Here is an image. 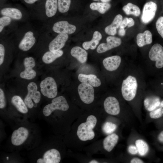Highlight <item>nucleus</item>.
Here are the masks:
<instances>
[{"mask_svg": "<svg viewBox=\"0 0 163 163\" xmlns=\"http://www.w3.org/2000/svg\"><path fill=\"white\" fill-rule=\"evenodd\" d=\"M96 118L94 115H91L87 117L85 122L81 123L78 126L77 132L79 139L82 141L93 139L95 136V133L93 129L96 125Z\"/></svg>", "mask_w": 163, "mask_h": 163, "instance_id": "f257e3e1", "label": "nucleus"}, {"mask_svg": "<svg viewBox=\"0 0 163 163\" xmlns=\"http://www.w3.org/2000/svg\"><path fill=\"white\" fill-rule=\"evenodd\" d=\"M138 83L134 77L129 75L123 82L121 87V93L123 98L127 101H130L135 97Z\"/></svg>", "mask_w": 163, "mask_h": 163, "instance_id": "f03ea898", "label": "nucleus"}, {"mask_svg": "<svg viewBox=\"0 0 163 163\" xmlns=\"http://www.w3.org/2000/svg\"><path fill=\"white\" fill-rule=\"evenodd\" d=\"M51 103L45 106L43 110V115L48 116L56 110L66 111L69 109V105L65 97L60 96L53 99Z\"/></svg>", "mask_w": 163, "mask_h": 163, "instance_id": "7ed1b4c3", "label": "nucleus"}, {"mask_svg": "<svg viewBox=\"0 0 163 163\" xmlns=\"http://www.w3.org/2000/svg\"><path fill=\"white\" fill-rule=\"evenodd\" d=\"M40 91L44 96L49 98L55 97L57 94V85L54 79L48 77L42 80L40 84Z\"/></svg>", "mask_w": 163, "mask_h": 163, "instance_id": "20e7f679", "label": "nucleus"}, {"mask_svg": "<svg viewBox=\"0 0 163 163\" xmlns=\"http://www.w3.org/2000/svg\"><path fill=\"white\" fill-rule=\"evenodd\" d=\"M27 94L24 99V102L29 108H32L34 105L32 100L36 104L38 103L41 98L40 92L37 90V84L34 82H30L27 87Z\"/></svg>", "mask_w": 163, "mask_h": 163, "instance_id": "39448f33", "label": "nucleus"}, {"mask_svg": "<svg viewBox=\"0 0 163 163\" xmlns=\"http://www.w3.org/2000/svg\"><path fill=\"white\" fill-rule=\"evenodd\" d=\"M78 92L81 100L86 104H90L94 99V90L92 86L82 83L78 88Z\"/></svg>", "mask_w": 163, "mask_h": 163, "instance_id": "423d86ee", "label": "nucleus"}, {"mask_svg": "<svg viewBox=\"0 0 163 163\" xmlns=\"http://www.w3.org/2000/svg\"><path fill=\"white\" fill-rule=\"evenodd\" d=\"M150 59L155 61L156 68H163V47L159 43L154 44L151 48L149 54Z\"/></svg>", "mask_w": 163, "mask_h": 163, "instance_id": "0eeeda50", "label": "nucleus"}, {"mask_svg": "<svg viewBox=\"0 0 163 163\" xmlns=\"http://www.w3.org/2000/svg\"><path fill=\"white\" fill-rule=\"evenodd\" d=\"M157 5L152 1H149L144 5L141 17L142 22L147 24L151 21L155 17L157 10Z\"/></svg>", "mask_w": 163, "mask_h": 163, "instance_id": "6e6552de", "label": "nucleus"}, {"mask_svg": "<svg viewBox=\"0 0 163 163\" xmlns=\"http://www.w3.org/2000/svg\"><path fill=\"white\" fill-rule=\"evenodd\" d=\"M23 63L25 69L20 73V77L27 80L34 78L36 75V73L33 69L36 65L34 58L31 57H26L24 60Z\"/></svg>", "mask_w": 163, "mask_h": 163, "instance_id": "1a4fd4ad", "label": "nucleus"}, {"mask_svg": "<svg viewBox=\"0 0 163 163\" xmlns=\"http://www.w3.org/2000/svg\"><path fill=\"white\" fill-rule=\"evenodd\" d=\"M61 155L57 149H52L46 151L42 158L38 159L37 163H59L61 160Z\"/></svg>", "mask_w": 163, "mask_h": 163, "instance_id": "9d476101", "label": "nucleus"}, {"mask_svg": "<svg viewBox=\"0 0 163 163\" xmlns=\"http://www.w3.org/2000/svg\"><path fill=\"white\" fill-rule=\"evenodd\" d=\"M104 105L105 111L109 114L116 115L120 112L119 102L114 97L109 96L106 98L104 101Z\"/></svg>", "mask_w": 163, "mask_h": 163, "instance_id": "9b49d317", "label": "nucleus"}, {"mask_svg": "<svg viewBox=\"0 0 163 163\" xmlns=\"http://www.w3.org/2000/svg\"><path fill=\"white\" fill-rule=\"evenodd\" d=\"M107 43L100 44L97 49V52L99 53L106 52L119 46L121 43V39L118 37L110 36L106 38Z\"/></svg>", "mask_w": 163, "mask_h": 163, "instance_id": "f8f14e48", "label": "nucleus"}, {"mask_svg": "<svg viewBox=\"0 0 163 163\" xmlns=\"http://www.w3.org/2000/svg\"><path fill=\"white\" fill-rule=\"evenodd\" d=\"M29 135L28 129L21 127L15 130L13 132L11 137L12 143L15 146L22 144L27 139Z\"/></svg>", "mask_w": 163, "mask_h": 163, "instance_id": "ddd939ff", "label": "nucleus"}, {"mask_svg": "<svg viewBox=\"0 0 163 163\" xmlns=\"http://www.w3.org/2000/svg\"><path fill=\"white\" fill-rule=\"evenodd\" d=\"M52 29L54 32L59 34H71L75 31L76 27L66 21H62L55 23Z\"/></svg>", "mask_w": 163, "mask_h": 163, "instance_id": "4468645a", "label": "nucleus"}, {"mask_svg": "<svg viewBox=\"0 0 163 163\" xmlns=\"http://www.w3.org/2000/svg\"><path fill=\"white\" fill-rule=\"evenodd\" d=\"M68 38L69 36L67 34H59L49 43V50L55 52L60 50L65 46Z\"/></svg>", "mask_w": 163, "mask_h": 163, "instance_id": "2eb2a0df", "label": "nucleus"}, {"mask_svg": "<svg viewBox=\"0 0 163 163\" xmlns=\"http://www.w3.org/2000/svg\"><path fill=\"white\" fill-rule=\"evenodd\" d=\"M36 42V39L33 33L31 31L27 32L18 45L21 50L26 51L30 49L34 46Z\"/></svg>", "mask_w": 163, "mask_h": 163, "instance_id": "dca6fc26", "label": "nucleus"}, {"mask_svg": "<svg viewBox=\"0 0 163 163\" xmlns=\"http://www.w3.org/2000/svg\"><path fill=\"white\" fill-rule=\"evenodd\" d=\"M121 61L120 57L115 55L107 57L103 61V64L105 68L109 71L117 69L120 66Z\"/></svg>", "mask_w": 163, "mask_h": 163, "instance_id": "f3484780", "label": "nucleus"}, {"mask_svg": "<svg viewBox=\"0 0 163 163\" xmlns=\"http://www.w3.org/2000/svg\"><path fill=\"white\" fill-rule=\"evenodd\" d=\"M78 78L82 83L87 84L94 87H98L101 84L100 79L93 74L80 73L78 75Z\"/></svg>", "mask_w": 163, "mask_h": 163, "instance_id": "a211bd4d", "label": "nucleus"}, {"mask_svg": "<svg viewBox=\"0 0 163 163\" xmlns=\"http://www.w3.org/2000/svg\"><path fill=\"white\" fill-rule=\"evenodd\" d=\"M152 41V35L149 30H146L143 33H139L137 35L136 43L139 47L150 44Z\"/></svg>", "mask_w": 163, "mask_h": 163, "instance_id": "6ab92c4d", "label": "nucleus"}, {"mask_svg": "<svg viewBox=\"0 0 163 163\" xmlns=\"http://www.w3.org/2000/svg\"><path fill=\"white\" fill-rule=\"evenodd\" d=\"M123 20V17L120 14L117 15L114 18L111 24L105 28V33L109 35L113 36L117 32V29L120 27Z\"/></svg>", "mask_w": 163, "mask_h": 163, "instance_id": "aec40b11", "label": "nucleus"}, {"mask_svg": "<svg viewBox=\"0 0 163 163\" xmlns=\"http://www.w3.org/2000/svg\"><path fill=\"white\" fill-rule=\"evenodd\" d=\"M70 53L72 56L81 63H84L86 62L88 53L85 50L81 47L78 46L73 47L71 49Z\"/></svg>", "mask_w": 163, "mask_h": 163, "instance_id": "412c9836", "label": "nucleus"}, {"mask_svg": "<svg viewBox=\"0 0 163 163\" xmlns=\"http://www.w3.org/2000/svg\"><path fill=\"white\" fill-rule=\"evenodd\" d=\"M118 139V136L114 133L107 136L103 141L104 149L108 152L111 151L117 143Z\"/></svg>", "mask_w": 163, "mask_h": 163, "instance_id": "4be33fe9", "label": "nucleus"}, {"mask_svg": "<svg viewBox=\"0 0 163 163\" xmlns=\"http://www.w3.org/2000/svg\"><path fill=\"white\" fill-rule=\"evenodd\" d=\"M102 37V36L101 33L97 31H96L93 34L91 40L90 41L83 42L82 46L86 50H88L89 49L94 50L99 44Z\"/></svg>", "mask_w": 163, "mask_h": 163, "instance_id": "5701e85b", "label": "nucleus"}, {"mask_svg": "<svg viewBox=\"0 0 163 163\" xmlns=\"http://www.w3.org/2000/svg\"><path fill=\"white\" fill-rule=\"evenodd\" d=\"M2 15L7 16L15 20H20L22 17V14L18 9L14 8H6L0 11Z\"/></svg>", "mask_w": 163, "mask_h": 163, "instance_id": "b1692460", "label": "nucleus"}, {"mask_svg": "<svg viewBox=\"0 0 163 163\" xmlns=\"http://www.w3.org/2000/svg\"><path fill=\"white\" fill-rule=\"evenodd\" d=\"M63 51L61 50L55 51H47L46 52L42 57V60L46 64H49L53 62L56 59L62 56Z\"/></svg>", "mask_w": 163, "mask_h": 163, "instance_id": "393cba45", "label": "nucleus"}, {"mask_svg": "<svg viewBox=\"0 0 163 163\" xmlns=\"http://www.w3.org/2000/svg\"><path fill=\"white\" fill-rule=\"evenodd\" d=\"M12 104L17 110L23 113H26L28 111L27 107L21 98L18 95H14L11 98Z\"/></svg>", "mask_w": 163, "mask_h": 163, "instance_id": "a878e982", "label": "nucleus"}, {"mask_svg": "<svg viewBox=\"0 0 163 163\" xmlns=\"http://www.w3.org/2000/svg\"><path fill=\"white\" fill-rule=\"evenodd\" d=\"M57 0H46L45 5V13L48 17H51L56 14L57 9Z\"/></svg>", "mask_w": 163, "mask_h": 163, "instance_id": "bb28decb", "label": "nucleus"}, {"mask_svg": "<svg viewBox=\"0 0 163 163\" xmlns=\"http://www.w3.org/2000/svg\"><path fill=\"white\" fill-rule=\"evenodd\" d=\"M160 103L158 97H152L146 98L144 100V104L145 108L148 111H151L159 106Z\"/></svg>", "mask_w": 163, "mask_h": 163, "instance_id": "cd10ccee", "label": "nucleus"}, {"mask_svg": "<svg viewBox=\"0 0 163 163\" xmlns=\"http://www.w3.org/2000/svg\"><path fill=\"white\" fill-rule=\"evenodd\" d=\"M111 7L110 4L108 3L93 2L90 5L91 9L97 10L101 14L105 13Z\"/></svg>", "mask_w": 163, "mask_h": 163, "instance_id": "c85d7f7f", "label": "nucleus"}, {"mask_svg": "<svg viewBox=\"0 0 163 163\" xmlns=\"http://www.w3.org/2000/svg\"><path fill=\"white\" fill-rule=\"evenodd\" d=\"M122 9L125 14L128 15L132 14L137 17L140 15L141 13L139 8L131 3H129L124 5Z\"/></svg>", "mask_w": 163, "mask_h": 163, "instance_id": "c756f323", "label": "nucleus"}, {"mask_svg": "<svg viewBox=\"0 0 163 163\" xmlns=\"http://www.w3.org/2000/svg\"><path fill=\"white\" fill-rule=\"evenodd\" d=\"M135 144L137 147L138 152L141 156H144L148 152L149 147L148 144L143 140L142 139L137 140L135 142Z\"/></svg>", "mask_w": 163, "mask_h": 163, "instance_id": "7c9ffc66", "label": "nucleus"}, {"mask_svg": "<svg viewBox=\"0 0 163 163\" xmlns=\"http://www.w3.org/2000/svg\"><path fill=\"white\" fill-rule=\"evenodd\" d=\"M71 0H58L57 2L58 8L59 12L64 13L69 9Z\"/></svg>", "mask_w": 163, "mask_h": 163, "instance_id": "2f4dec72", "label": "nucleus"}, {"mask_svg": "<svg viewBox=\"0 0 163 163\" xmlns=\"http://www.w3.org/2000/svg\"><path fill=\"white\" fill-rule=\"evenodd\" d=\"M117 128V125L111 122H105L102 127L103 132L107 134H111L116 130Z\"/></svg>", "mask_w": 163, "mask_h": 163, "instance_id": "473e14b6", "label": "nucleus"}, {"mask_svg": "<svg viewBox=\"0 0 163 163\" xmlns=\"http://www.w3.org/2000/svg\"><path fill=\"white\" fill-rule=\"evenodd\" d=\"M11 22L10 18L4 16L0 18V32L3 30L4 27L9 25Z\"/></svg>", "mask_w": 163, "mask_h": 163, "instance_id": "72a5a7b5", "label": "nucleus"}, {"mask_svg": "<svg viewBox=\"0 0 163 163\" xmlns=\"http://www.w3.org/2000/svg\"><path fill=\"white\" fill-rule=\"evenodd\" d=\"M155 25L158 33L163 38V16L160 17L158 18Z\"/></svg>", "mask_w": 163, "mask_h": 163, "instance_id": "f704fd0d", "label": "nucleus"}, {"mask_svg": "<svg viewBox=\"0 0 163 163\" xmlns=\"http://www.w3.org/2000/svg\"><path fill=\"white\" fill-rule=\"evenodd\" d=\"M163 114V108L161 107L151 111L149 113L150 117L154 119H158Z\"/></svg>", "mask_w": 163, "mask_h": 163, "instance_id": "c9c22d12", "label": "nucleus"}, {"mask_svg": "<svg viewBox=\"0 0 163 163\" xmlns=\"http://www.w3.org/2000/svg\"><path fill=\"white\" fill-rule=\"evenodd\" d=\"M6 106V101L4 92L3 90L0 89V108L3 109Z\"/></svg>", "mask_w": 163, "mask_h": 163, "instance_id": "e433bc0d", "label": "nucleus"}, {"mask_svg": "<svg viewBox=\"0 0 163 163\" xmlns=\"http://www.w3.org/2000/svg\"><path fill=\"white\" fill-rule=\"evenodd\" d=\"M5 54V49L4 46L2 44H0V65L3 63Z\"/></svg>", "mask_w": 163, "mask_h": 163, "instance_id": "4c0bfd02", "label": "nucleus"}, {"mask_svg": "<svg viewBox=\"0 0 163 163\" xmlns=\"http://www.w3.org/2000/svg\"><path fill=\"white\" fill-rule=\"evenodd\" d=\"M129 152L131 154H136L138 152V150L136 146L133 145H129L128 148Z\"/></svg>", "mask_w": 163, "mask_h": 163, "instance_id": "58836bf2", "label": "nucleus"}, {"mask_svg": "<svg viewBox=\"0 0 163 163\" xmlns=\"http://www.w3.org/2000/svg\"><path fill=\"white\" fill-rule=\"evenodd\" d=\"M128 18H125L122 21L120 26V28H124L128 25Z\"/></svg>", "mask_w": 163, "mask_h": 163, "instance_id": "ea45409f", "label": "nucleus"}, {"mask_svg": "<svg viewBox=\"0 0 163 163\" xmlns=\"http://www.w3.org/2000/svg\"><path fill=\"white\" fill-rule=\"evenodd\" d=\"M134 20L132 18H128L127 26L128 27H132L134 25Z\"/></svg>", "mask_w": 163, "mask_h": 163, "instance_id": "a19ab883", "label": "nucleus"}, {"mask_svg": "<svg viewBox=\"0 0 163 163\" xmlns=\"http://www.w3.org/2000/svg\"><path fill=\"white\" fill-rule=\"evenodd\" d=\"M131 163H144L143 161L138 158H134L130 161Z\"/></svg>", "mask_w": 163, "mask_h": 163, "instance_id": "79ce46f5", "label": "nucleus"}, {"mask_svg": "<svg viewBox=\"0 0 163 163\" xmlns=\"http://www.w3.org/2000/svg\"><path fill=\"white\" fill-rule=\"evenodd\" d=\"M118 34L120 36H123L126 34V30L124 28H120L118 31Z\"/></svg>", "mask_w": 163, "mask_h": 163, "instance_id": "37998d69", "label": "nucleus"}, {"mask_svg": "<svg viewBox=\"0 0 163 163\" xmlns=\"http://www.w3.org/2000/svg\"><path fill=\"white\" fill-rule=\"evenodd\" d=\"M158 138L160 142L163 143V130L159 134Z\"/></svg>", "mask_w": 163, "mask_h": 163, "instance_id": "c03bdc74", "label": "nucleus"}, {"mask_svg": "<svg viewBox=\"0 0 163 163\" xmlns=\"http://www.w3.org/2000/svg\"><path fill=\"white\" fill-rule=\"evenodd\" d=\"M24 2L26 3L29 4H33L36 2L38 0H24Z\"/></svg>", "mask_w": 163, "mask_h": 163, "instance_id": "a18cd8bd", "label": "nucleus"}, {"mask_svg": "<svg viewBox=\"0 0 163 163\" xmlns=\"http://www.w3.org/2000/svg\"><path fill=\"white\" fill-rule=\"evenodd\" d=\"M89 163H99L98 161L95 160H92L89 162Z\"/></svg>", "mask_w": 163, "mask_h": 163, "instance_id": "49530a36", "label": "nucleus"}, {"mask_svg": "<svg viewBox=\"0 0 163 163\" xmlns=\"http://www.w3.org/2000/svg\"><path fill=\"white\" fill-rule=\"evenodd\" d=\"M101 1L102 2L108 3V2H110L111 0H101Z\"/></svg>", "mask_w": 163, "mask_h": 163, "instance_id": "de8ad7c7", "label": "nucleus"}, {"mask_svg": "<svg viewBox=\"0 0 163 163\" xmlns=\"http://www.w3.org/2000/svg\"><path fill=\"white\" fill-rule=\"evenodd\" d=\"M160 106L161 107L163 108V100L161 101Z\"/></svg>", "mask_w": 163, "mask_h": 163, "instance_id": "09e8293b", "label": "nucleus"}, {"mask_svg": "<svg viewBox=\"0 0 163 163\" xmlns=\"http://www.w3.org/2000/svg\"><path fill=\"white\" fill-rule=\"evenodd\" d=\"M8 158H8V157H7V159L8 160Z\"/></svg>", "mask_w": 163, "mask_h": 163, "instance_id": "8fccbe9b", "label": "nucleus"}, {"mask_svg": "<svg viewBox=\"0 0 163 163\" xmlns=\"http://www.w3.org/2000/svg\"><path fill=\"white\" fill-rule=\"evenodd\" d=\"M162 85H163V83H162Z\"/></svg>", "mask_w": 163, "mask_h": 163, "instance_id": "3c124183", "label": "nucleus"}, {"mask_svg": "<svg viewBox=\"0 0 163 163\" xmlns=\"http://www.w3.org/2000/svg\"><path fill=\"white\" fill-rule=\"evenodd\" d=\"M94 0V1H97L98 0Z\"/></svg>", "mask_w": 163, "mask_h": 163, "instance_id": "603ef678", "label": "nucleus"}]
</instances>
